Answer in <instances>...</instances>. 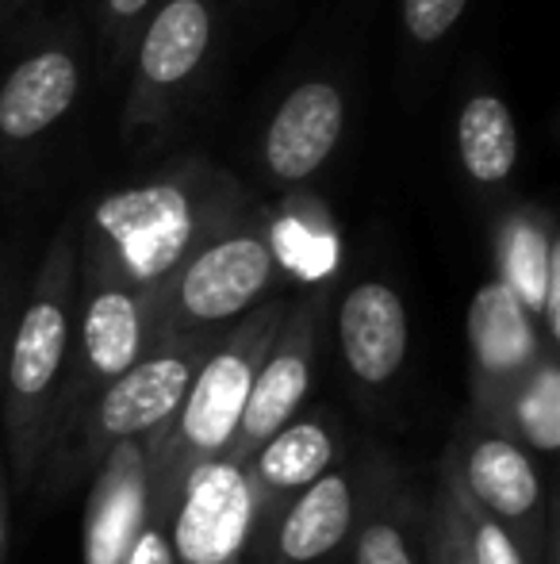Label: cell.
<instances>
[{
	"label": "cell",
	"instance_id": "19",
	"mask_svg": "<svg viewBox=\"0 0 560 564\" xmlns=\"http://www.w3.org/2000/svg\"><path fill=\"white\" fill-rule=\"evenodd\" d=\"M503 438L518 442L526 453L553 457L560 446V369L557 354H541L534 369L510 392L503 415Z\"/></svg>",
	"mask_w": 560,
	"mask_h": 564
},
{
	"label": "cell",
	"instance_id": "1",
	"mask_svg": "<svg viewBox=\"0 0 560 564\" xmlns=\"http://www.w3.org/2000/svg\"><path fill=\"white\" fill-rule=\"evenodd\" d=\"M284 315H288L284 304H262L242 323H234L216 341V349L204 357L177 415L142 442V453H146V527L169 530V514L185 484L204 465H211L231 449L250 388H254V377L270 346L277 341Z\"/></svg>",
	"mask_w": 560,
	"mask_h": 564
},
{
	"label": "cell",
	"instance_id": "2",
	"mask_svg": "<svg viewBox=\"0 0 560 564\" xmlns=\"http://www.w3.org/2000/svg\"><path fill=\"white\" fill-rule=\"evenodd\" d=\"M223 200L204 181H154L123 188L92 208L89 253L146 296V307L169 276L216 235H223Z\"/></svg>",
	"mask_w": 560,
	"mask_h": 564
},
{
	"label": "cell",
	"instance_id": "13",
	"mask_svg": "<svg viewBox=\"0 0 560 564\" xmlns=\"http://www.w3.org/2000/svg\"><path fill=\"white\" fill-rule=\"evenodd\" d=\"M338 341L350 372L369 388H381L407 361V307L399 292L384 281H361L345 292L338 307Z\"/></svg>",
	"mask_w": 560,
	"mask_h": 564
},
{
	"label": "cell",
	"instance_id": "17",
	"mask_svg": "<svg viewBox=\"0 0 560 564\" xmlns=\"http://www.w3.org/2000/svg\"><path fill=\"white\" fill-rule=\"evenodd\" d=\"M211 43V15L204 0H169L142 39L139 69L150 85H177L204 62Z\"/></svg>",
	"mask_w": 560,
	"mask_h": 564
},
{
	"label": "cell",
	"instance_id": "9",
	"mask_svg": "<svg viewBox=\"0 0 560 564\" xmlns=\"http://www.w3.org/2000/svg\"><path fill=\"white\" fill-rule=\"evenodd\" d=\"M469 346H472V415L476 426L503 434L510 392L549 354L534 330V315L503 281H492L476 292L469 307Z\"/></svg>",
	"mask_w": 560,
	"mask_h": 564
},
{
	"label": "cell",
	"instance_id": "10",
	"mask_svg": "<svg viewBox=\"0 0 560 564\" xmlns=\"http://www.w3.org/2000/svg\"><path fill=\"white\" fill-rule=\"evenodd\" d=\"M319 300H304L299 307H292L284 315L277 341L265 354L262 369L250 388L246 411H242V423L234 431L231 449L223 453L234 465H246L265 442L277 431L292 423L304 408L307 392H311L315 377V354H319Z\"/></svg>",
	"mask_w": 560,
	"mask_h": 564
},
{
	"label": "cell",
	"instance_id": "6",
	"mask_svg": "<svg viewBox=\"0 0 560 564\" xmlns=\"http://www.w3.org/2000/svg\"><path fill=\"white\" fill-rule=\"evenodd\" d=\"M211 349L216 341L204 338L154 341L120 380H112L97 395V403L77 423L74 438L81 442L85 465L97 468L108 449L123 446V442H146L150 434L162 431L177 415L188 384Z\"/></svg>",
	"mask_w": 560,
	"mask_h": 564
},
{
	"label": "cell",
	"instance_id": "5",
	"mask_svg": "<svg viewBox=\"0 0 560 564\" xmlns=\"http://www.w3.org/2000/svg\"><path fill=\"white\" fill-rule=\"evenodd\" d=\"M150 341L154 338H150L146 296L108 265L85 258V300L74 323V354H69L54 442H69L97 395L146 354Z\"/></svg>",
	"mask_w": 560,
	"mask_h": 564
},
{
	"label": "cell",
	"instance_id": "11",
	"mask_svg": "<svg viewBox=\"0 0 560 564\" xmlns=\"http://www.w3.org/2000/svg\"><path fill=\"white\" fill-rule=\"evenodd\" d=\"M358 527V488L350 473H322L299 496L257 522L254 564H330Z\"/></svg>",
	"mask_w": 560,
	"mask_h": 564
},
{
	"label": "cell",
	"instance_id": "14",
	"mask_svg": "<svg viewBox=\"0 0 560 564\" xmlns=\"http://www.w3.org/2000/svg\"><path fill=\"white\" fill-rule=\"evenodd\" d=\"M345 127V105L342 93L330 82H307L292 93L288 100L277 108L265 134V165L277 181H296L311 177L322 162L330 158V150L338 147Z\"/></svg>",
	"mask_w": 560,
	"mask_h": 564
},
{
	"label": "cell",
	"instance_id": "8",
	"mask_svg": "<svg viewBox=\"0 0 560 564\" xmlns=\"http://www.w3.org/2000/svg\"><path fill=\"white\" fill-rule=\"evenodd\" d=\"M257 534L246 465L219 457L185 484L169 514L173 564H242Z\"/></svg>",
	"mask_w": 560,
	"mask_h": 564
},
{
	"label": "cell",
	"instance_id": "15",
	"mask_svg": "<svg viewBox=\"0 0 560 564\" xmlns=\"http://www.w3.org/2000/svg\"><path fill=\"white\" fill-rule=\"evenodd\" d=\"M334 438L322 419H292L246 460V480L257 503V522L334 468Z\"/></svg>",
	"mask_w": 560,
	"mask_h": 564
},
{
	"label": "cell",
	"instance_id": "25",
	"mask_svg": "<svg viewBox=\"0 0 560 564\" xmlns=\"http://www.w3.org/2000/svg\"><path fill=\"white\" fill-rule=\"evenodd\" d=\"M4 542H8V480H4V468H0V557H4Z\"/></svg>",
	"mask_w": 560,
	"mask_h": 564
},
{
	"label": "cell",
	"instance_id": "20",
	"mask_svg": "<svg viewBox=\"0 0 560 564\" xmlns=\"http://www.w3.org/2000/svg\"><path fill=\"white\" fill-rule=\"evenodd\" d=\"M441 496L453 507V519H457V527H461L464 550H469L472 564H526L515 538H510L492 514H484L472 503V496L461 488V480H457V473L449 465L441 468Z\"/></svg>",
	"mask_w": 560,
	"mask_h": 564
},
{
	"label": "cell",
	"instance_id": "4",
	"mask_svg": "<svg viewBox=\"0 0 560 564\" xmlns=\"http://www.w3.org/2000/svg\"><path fill=\"white\" fill-rule=\"evenodd\" d=\"M273 276L277 250L262 227L223 230L204 242L150 300V338L219 341L234 323L262 307Z\"/></svg>",
	"mask_w": 560,
	"mask_h": 564
},
{
	"label": "cell",
	"instance_id": "3",
	"mask_svg": "<svg viewBox=\"0 0 560 564\" xmlns=\"http://www.w3.org/2000/svg\"><path fill=\"white\" fill-rule=\"evenodd\" d=\"M69 354H74V253L58 246L15 323L12 354H8L4 431L20 488H28L39 460L54 446Z\"/></svg>",
	"mask_w": 560,
	"mask_h": 564
},
{
	"label": "cell",
	"instance_id": "16",
	"mask_svg": "<svg viewBox=\"0 0 560 564\" xmlns=\"http://www.w3.org/2000/svg\"><path fill=\"white\" fill-rule=\"evenodd\" d=\"M77 62L66 51H43L15 66L0 85V134L28 142L58 123L77 100Z\"/></svg>",
	"mask_w": 560,
	"mask_h": 564
},
{
	"label": "cell",
	"instance_id": "21",
	"mask_svg": "<svg viewBox=\"0 0 560 564\" xmlns=\"http://www.w3.org/2000/svg\"><path fill=\"white\" fill-rule=\"evenodd\" d=\"M353 564H422L404 522L384 507L361 514L353 527Z\"/></svg>",
	"mask_w": 560,
	"mask_h": 564
},
{
	"label": "cell",
	"instance_id": "12",
	"mask_svg": "<svg viewBox=\"0 0 560 564\" xmlns=\"http://www.w3.org/2000/svg\"><path fill=\"white\" fill-rule=\"evenodd\" d=\"M146 530V453L142 442L108 449L85 503V564H128Z\"/></svg>",
	"mask_w": 560,
	"mask_h": 564
},
{
	"label": "cell",
	"instance_id": "22",
	"mask_svg": "<svg viewBox=\"0 0 560 564\" xmlns=\"http://www.w3.org/2000/svg\"><path fill=\"white\" fill-rule=\"evenodd\" d=\"M469 0H404V28L415 43L430 46L449 35Z\"/></svg>",
	"mask_w": 560,
	"mask_h": 564
},
{
	"label": "cell",
	"instance_id": "23",
	"mask_svg": "<svg viewBox=\"0 0 560 564\" xmlns=\"http://www.w3.org/2000/svg\"><path fill=\"white\" fill-rule=\"evenodd\" d=\"M426 564H472L469 550H464L461 527L453 519V507L446 503V496L438 491L433 503V522H430V561Z\"/></svg>",
	"mask_w": 560,
	"mask_h": 564
},
{
	"label": "cell",
	"instance_id": "7",
	"mask_svg": "<svg viewBox=\"0 0 560 564\" xmlns=\"http://www.w3.org/2000/svg\"><path fill=\"white\" fill-rule=\"evenodd\" d=\"M446 465L457 473L472 503L515 538L526 564H538L549 530V499L538 460L518 442L472 426V434H461L453 442Z\"/></svg>",
	"mask_w": 560,
	"mask_h": 564
},
{
	"label": "cell",
	"instance_id": "18",
	"mask_svg": "<svg viewBox=\"0 0 560 564\" xmlns=\"http://www.w3.org/2000/svg\"><path fill=\"white\" fill-rule=\"evenodd\" d=\"M457 150L469 177L480 185H499L518 162L515 116L499 97H472L457 116Z\"/></svg>",
	"mask_w": 560,
	"mask_h": 564
},
{
	"label": "cell",
	"instance_id": "24",
	"mask_svg": "<svg viewBox=\"0 0 560 564\" xmlns=\"http://www.w3.org/2000/svg\"><path fill=\"white\" fill-rule=\"evenodd\" d=\"M146 4H150V0H108L112 15H120V20H135V15H139Z\"/></svg>",
	"mask_w": 560,
	"mask_h": 564
},
{
	"label": "cell",
	"instance_id": "26",
	"mask_svg": "<svg viewBox=\"0 0 560 564\" xmlns=\"http://www.w3.org/2000/svg\"><path fill=\"white\" fill-rule=\"evenodd\" d=\"M0 377H4V354H0Z\"/></svg>",
	"mask_w": 560,
	"mask_h": 564
}]
</instances>
